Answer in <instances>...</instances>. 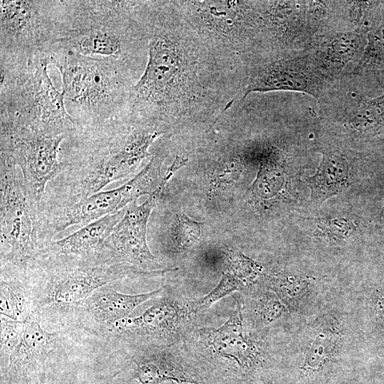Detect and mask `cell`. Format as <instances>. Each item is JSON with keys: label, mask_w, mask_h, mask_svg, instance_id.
Here are the masks:
<instances>
[{"label": "cell", "mask_w": 384, "mask_h": 384, "mask_svg": "<svg viewBox=\"0 0 384 384\" xmlns=\"http://www.w3.org/2000/svg\"><path fill=\"white\" fill-rule=\"evenodd\" d=\"M242 93L241 79L210 50L175 1H151L147 61L127 117L166 133L213 124Z\"/></svg>", "instance_id": "cell-1"}, {"label": "cell", "mask_w": 384, "mask_h": 384, "mask_svg": "<svg viewBox=\"0 0 384 384\" xmlns=\"http://www.w3.org/2000/svg\"><path fill=\"white\" fill-rule=\"evenodd\" d=\"M149 1H54L43 53L64 51L146 63Z\"/></svg>", "instance_id": "cell-2"}, {"label": "cell", "mask_w": 384, "mask_h": 384, "mask_svg": "<svg viewBox=\"0 0 384 384\" xmlns=\"http://www.w3.org/2000/svg\"><path fill=\"white\" fill-rule=\"evenodd\" d=\"M45 55L59 70L66 110L82 129L126 117L132 89L146 64L64 51Z\"/></svg>", "instance_id": "cell-3"}, {"label": "cell", "mask_w": 384, "mask_h": 384, "mask_svg": "<svg viewBox=\"0 0 384 384\" xmlns=\"http://www.w3.org/2000/svg\"><path fill=\"white\" fill-rule=\"evenodd\" d=\"M48 65L41 53L1 62V127L66 138L82 129L68 113Z\"/></svg>", "instance_id": "cell-4"}, {"label": "cell", "mask_w": 384, "mask_h": 384, "mask_svg": "<svg viewBox=\"0 0 384 384\" xmlns=\"http://www.w3.org/2000/svg\"><path fill=\"white\" fill-rule=\"evenodd\" d=\"M215 55L242 80L265 53L261 1H175Z\"/></svg>", "instance_id": "cell-5"}, {"label": "cell", "mask_w": 384, "mask_h": 384, "mask_svg": "<svg viewBox=\"0 0 384 384\" xmlns=\"http://www.w3.org/2000/svg\"><path fill=\"white\" fill-rule=\"evenodd\" d=\"M38 210L25 189L20 169L0 161L1 270L26 271L41 247Z\"/></svg>", "instance_id": "cell-6"}, {"label": "cell", "mask_w": 384, "mask_h": 384, "mask_svg": "<svg viewBox=\"0 0 384 384\" xmlns=\"http://www.w3.org/2000/svg\"><path fill=\"white\" fill-rule=\"evenodd\" d=\"M31 269L44 288V303L59 307L75 306L109 283L144 273L126 263L64 257H38Z\"/></svg>", "instance_id": "cell-7"}, {"label": "cell", "mask_w": 384, "mask_h": 384, "mask_svg": "<svg viewBox=\"0 0 384 384\" xmlns=\"http://www.w3.org/2000/svg\"><path fill=\"white\" fill-rule=\"evenodd\" d=\"M65 139L1 127L0 161L20 169L26 193L38 211L48 183L63 169L59 153Z\"/></svg>", "instance_id": "cell-8"}, {"label": "cell", "mask_w": 384, "mask_h": 384, "mask_svg": "<svg viewBox=\"0 0 384 384\" xmlns=\"http://www.w3.org/2000/svg\"><path fill=\"white\" fill-rule=\"evenodd\" d=\"M158 197L154 194L141 205L134 201L126 207L122 218L114 227L98 255L100 261L126 263L146 272H158L160 265L146 240L147 223Z\"/></svg>", "instance_id": "cell-9"}, {"label": "cell", "mask_w": 384, "mask_h": 384, "mask_svg": "<svg viewBox=\"0 0 384 384\" xmlns=\"http://www.w3.org/2000/svg\"><path fill=\"white\" fill-rule=\"evenodd\" d=\"M321 75L314 60L309 58L274 56L248 70L242 97L255 93L292 91L317 99L324 85Z\"/></svg>", "instance_id": "cell-10"}, {"label": "cell", "mask_w": 384, "mask_h": 384, "mask_svg": "<svg viewBox=\"0 0 384 384\" xmlns=\"http://www.w3.org/2000/svg\"><path fill=\"white\" fill-rule=\"evenodd\" d=\"M191 314L188 304L164 297L138 315L132 314L102 324L105 334L110 336L169 343L180 334Z\"/></svg>", "instance_id": "cell-11"}, {"label": "cell", "mask_w": 384, "mask_h": 384, "mask_svg": "<svg viewBox=\"0 0 384 384\" xmlns=\"http://www.w3.org/2000/svg\"><path fill=\"white\" fill-rule=\"evenodd\" d=\"M45 1H1V55L31 56L45 42Z\"/></svg>", "instance_id": "cell-12"}, {"label": "cell", "mask_w": 384, "mask_h": 384, "mask_svg": "<svg viewBox=\"0 0 384 384\" xmlns=\"http://www.w3.org/2000/svg\"><path fill=\"white\" fill-rule=\"evenodd\" d=\"M55 343V334L43 329L32 312L23 321L20 340L9 357L8 380L14 384H28L37 380Z\"/></svg>", "instance_id": "cell-13"}, {"label": "cell", "mask_w": 384, "mask_h": 384, "mask_svg": "<svg viewBox=\"0 0 384 384\" xmlns=\"http://www.w3.org/2000/svg\"><path fill=\"white\" fill-rule=\"evenodd\" d=\"M203 334L210 351L242 370L254 367L260 361V348L245 331L242 306L239 302L222 326L217 329H208Z\"/></svg>", "instance_id": "cell-14"}, {"label": "cell", "mask_w": 384, "mask_h": 384, "mask_svg": "<svg viewBox=\"0 0 384 384\" xmlns=\"http://www.w3.org/2000/svg\"><path fill=\"white\" fill-rule=\"evenodd\" d=\"M125 210L126 208L81 226L63 238L45 242L41 247L38 257L98 260V255L105 240L122 218Z\"/></svg>", "instance_id": "cell-15"}, {"label": "cell", "mask_w": 384, "mask_h": 384, "mask_svg": "<svg viewBox=\"0 0 384 384\" xmlns=\"http://www.w3.org/2000/svg\"><path fill=\"white\" fill-rule=\"evenodd\" d=\"M133 378L141 384L178 383L204 384L199 375L171 351L149 350L134 360Z\"/></svg>", "instance_id": "cell-16"}, {"label": "cell", "mask_w": 384, "mask_h": 384, "mask_svg": "<svg viewBox=\"0 0 384 384\" xmlns=\"http://www.w3.org/2000/svg\"><path fill=\"white\" fill-rule=\"evenodd\" d=\"M161 292L159 288L150 292L127 294L105 286L75 306H82L91 318L103 324L129 316L137 307L158 297Z\"/></svg>", "instance_id": "cell-17"}, {"label": "cell", "mask_w": 384, "mask_h": 384, "mask_svg": "<svg viewBox=\"0 0 384 384\" xmlns=\"http://www.w3.org/2000/svg\"><path fill=\"white\" fill-rule=\"evenodd\" d=\"M366 33L357 29L329 35L316 50L314 62L321 73H339L358 55L361 58L366 44Z\"/></svg>", "instance_id": "cell-18"}, {"label": "cell", "mask_w": 384, "mask_h": 384, "mask_svg": "<svg viewBox=\"0 0 384 384\" xmlns=\"http://www.w3.org/2000/svg\"><path fill=\"white\" fill-rule=\"evenodd\" d=\"M351 174L349 164L343 156L332 151H323L316 173L305 180L311 200L321 203L340 193L351 183Z\"/></svg>", "instance_id": "cell-19"}, {"label": "cell", "mask_w": 384, "mask_h": 384, "mask_svg": "<svg viewBox=\"0 0 384 384\" xmlns=\"http://www.w3.org/2000/svg\"><path fill=\"white\" fill-rule=\"evenodd\" d=\"M340 324L331 316L323 319L306 348L301 369L306 373L323 369L335 356L341 344Z\"/></svg>", "instance_id": "cell-20"}, {"label": "cell", "mask_w": 384, "mask_h": 384, "mask_svg": "<svg viewBox=\"0 0 384 384\" xmlns=\"http://www.w3.org/2000/svg\"><path fill=\"white\" fill-rule=\"evenodd\" d=\"M354 71L375 80L384 78V1H378L372 12L366 44Z\"/></svg>", "instance_id": "cell-21"}, {"label": "cell", "mask_w": 384, "mask_h": 384, "mask_svg": "<svg viewBox=\"0 0 384 384\" xmlns=\"http://www.w3.org/2000/svg\"><path fill=\"white\" fill-rule=\"evenodd\" d=\"M25 272L1 270L0 314L23 321L33 312L31 296L26 288Z\"/></svg>", "instance_id": "cell-22"}, {"label": "cell", "mask_w": 384, "mask_h": 384, "mask_svg": "<svg viewBox=\"0 0 384 384\" xmlns=\"http://www.w3.org/2000/svg\"><path fill=\"white\" fill-rule=\"evenodd\" d=\"M346 126L363 136H374L384 131V92L361 99L346 118Z\"/></svg>", "instance_id": "cell-23"}, {"label": "cell", "mask_w": 384, "mask_h": 384, "mask_svg": "<svg viewBox=\"0 0 384 384\" xmlns=\"http://www.w3.org/2000/svg\"><path fill=\"white\" fill-rule=\"evenodd\" d=\"M268 287L286 305H294L306 294L310 281L306 277L272 274L267 279Z\"/></svg>", "instance_id": "cell-24"}, {"label": "cell", "mask_w": 384, "mask_h": 384, "mask_svg": "<svg viewBox=\"0 0 384 384\" xmlns=\"http://www.w3.org/2000/svg\"><path fill=\"white\" fill-rule=\"evenodd\" d=\"M201 235V223L184 213L176 215V222L171 233L173 248L183 252L193 247Z\"/></svg>", "instance_id": "cell-25"}, {"label": "cell", "mask_w": 384, "mask_h": 384, "mask_svg": "<svg viewBox=\"0 0 384 384\" xmlns=\"http://www.w3.org/2000/svg\"><path fill=\"white\" fill-rule=\"evenodd\" d=\"M244 282L233 273L226 271L219 283L207 295L191 301L188 303L192 314L208 309L217 301L240 289L244 286Z\"/></svg>", "instance_id": "cell-26"}, {"label": "cell", "mask_w": 384, "mask_h": 384, "mask_svg": "<svg viewBox=\"0 0 384 384\" xmlns=\"http://www.w3.org/2000/svg\"><path fill=\"white\" fill-rule=\"evenodd\" d=\"M286 306L271 291L262 294L254 306V317L257 324L266 326L277 320L286 311Z\"/></svg>", "instance_id": "cell-27"}, {"label": "cell", "mask_w": 384, "mask_h": 384, "mask_svg": "<svg viewBox=\"0 0 384 384\" xmlns=\"http://www.w3.org/2000/svg\"><path fill=\"white\" fill-rule=\"evenodd\" d=\"M244 161L240 155H231L220 161V164L213 174L212 189L214 191L225 188L240 177L244 171Z\"/></svg>", "instance_id": "cell-28"}, {"label": "cell", "mask_w": 384, "mask_h": 384, "mask_svg": "<svg viewBox=\"0 0 384 384\" xmlns=\"http://www.w3.org/2000/svg\"><path fill=\"white\" fill-rule=\"evenodd\" d=\"M225 253L227 271L233 273L244 284L252 280L260 270L258 264L235 247H227Z\"/></svg>", "instance_id": "cell-29"}, {"label": "cell", "mask_w": 384, "mask_h": 384, "mask_svg": "<svg viewBox=\"0 0 384 384\" xmlns=\"http://www.w3.org/2000/svg\"><path fill=\"white\" fill-rule=\"evenodd\" d=\"M23 321H15L1 315V361H6L18 344L22 330Z\"/></svg>", "instance_id": "cell-30"}, {"label": "cell", "mask_w": 384, "mask_h": 384, "mask_svg": "<svg viewBox=\"0 0 384 384\" xmlns=\"http://www.w3.org/2000/svg\"><path fill=\"white\" fill-rule=\"evenodd\" d=\"M319 227L324 235L336 242L346 240L356 230V226L352 220L341 216L323 219Z\"/></svg>", "instance_id": "cell-31"}, {"label": "cell", "mask_w": 384, "mask_h": 384, "mask_svg": "<svg viewBox=\"0 0 384 384\" xmlns=\"http://www.w3.org/2000/svg\"><path fill=\"white\" fill-rule=\"evenodd\" d=\"M370 305L378 326L384 331V289H375L372 292Z\"/></svg>", "instance_id": "cell-32"}, {"label": "cell", "mask_w": 384, "mask_h": 384, "mask_svg": "<svg viewBox=\"0 0 384 384\" xmlns=\"http://www.w3.org/2000/svg\"><path fill=\"white\" fill-rule=\"evenodd\" d=\"M188 158L181 153L177 154L175 156V159L173 163L168 168L167 171L164 176L163 181L161 185V189L163 191L165 186L170 180V178L174 176V174L182 166L186 165L188 162Z\"/></svg>", "instance_id": "cell-33"}, {"label": "cell", "mask_w": 384, "mask_h": 384, "mask_svg": "<svg viewBox=\"0 0 384 384\" xmlns=\"http://www.w3.org/2000/svg\"><path fill=\"white\" fill-rule=\"evenodd\" d=\"M106 384H120V383H118L116 381H112V382L106 383Z\"/></svg>", "instance_id": "cell-34"}, {"label": "cell", "mask_w": 384, "mask_h": 384, "mask_svg": "<svg viewBox=\"0 0 384 384\" xmlns=\"http://www.w3.org/2000/svg\"><path fill=\"white\" fill-rule=\"evenodd\" d=\"M383 218H384V206H383Z\"/></svg>", "instance_id": "cell-35"}, {"label": "cell", "mask_w": 384, "mask_h": 384, "mask_svg": "<svg viewBox=\"0 0 384 384\" xmlns=\"http://www.w3.org/2000/svg\"><path fill=\"white\" fill-rule=\"evenodd\" d=\"M265 384H271V383H265Z\"/></svg>", "instance_id": "cell-36"}]
</instances>
